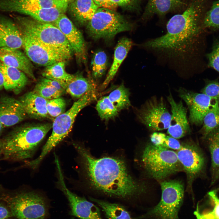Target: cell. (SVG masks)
Returning <instances> with one entry per match:
<instances>
[{
  "instance_id": "obj_2",
  "label": "cell",
  "mask_w": 219,
  "mask_h": 219,
  "mask_svg": "<svg viewBox=\"0 0 219 219\" xmlns=\"http://www.w3.org/2000/svg\"><path fill=\"white\" fill-rule=\"evenodd\" d=\"M81 156L90 186L107 196L123 199L137 197L143 193L144 184L130 174L124 161L116 157L97 158L84 147L74 145Z\"/></svg>"
},
{
  "instance_id": "obj_5",
  "label": "cell",
  "mask_w": 219,
  "mask_h": 219,
  "mask_svg": "<svg viewBox=\"0 0 219 219\" xmlns=\"http://www.w3.org/2000/svg\"><path fill=\"white\" fill-rule=\"evenodd\" d=\"M0 201L8 207L14 219H47L49 217L48 202L34 191H2Z\"/></svg>"
},
{
  "instance_id": "obj_9",
  "label": "cell",
  "mask_w": 219,
  "mask_h": 219,
  "mask_svg": "<svg viewBox=\"0 0 219 219\" xmlns=\"http://www.w3.org/2000/svg\"><path fill=\"white\" fill-rule=\"evenodd\" d=\"M88 33L95 39H110L122 32L130 30L132 26L115 10L100 7L86 23Z\"/></svg>"
},
{
  "instance_id": "obj_45",
  "label": "cell",
  "mask_w": 219,
  "mask_h": 219,
  "mask_svg": "<svg viewBox=\"0 0 219 219\" xmlns=\"http://www.w3.org/2000/svg\"><path fill=\"white\" fill-rule=\"evenodd\" d=\"M4 88V80L2 75L0 72V90Z\"/></svg>"
},
{
  "instance_id": "obj_41",
  "label": "cell",
  "mask_w": 219,
  "mask_h": 219,
  "mask_svg": "<svg viewBox=\"0 0 219 219\" xmlns=\"http://www.w3.org/2000/svg\"><path fill=\"white\" fill-rule=\"evenodd\" d=\"M40 82L59 91L63 92H65L61 84L56 81L44 78L41 79Z\"/></svg>"
},
{
  "instance_id": "obj_32",
  "label": "cell",
  "mask_w": 219,
  "mask_h": 219,
  "mask_svg": "<svg viewBox=\"0 0 219 219\" xmlns=\"http://www.w3.org/2000/svg\"><path fill=\"white\" fill-rule=\"evenodd\" d=\"M96 108L101 119L106 121L114 118L119 112L108 96L102 97L98 101Z\"/></svg>"
},
{
  "instance_id": "obj_18",
  "label": "cell",
  "mask_w": 219,
  "mask_h": 219,
  "mask_svg": "<svg viewBox=\"0 0 219 219\" xmlns=\"http://www.w3.org/2000/svg\"><path fill=\"white\" fill-rule=\"evenodd\" d=\"M0 61L7 66L20 70L30 78L36 79L31 61L19 49L0 48Z\"/></svg>"
},
{
  "instance_id": "obj_29",
  "label": "cell",
  "mask_w": 219,
  "mask_h": 219,
  "mask_svg": "<svg viewBox=\"0 0 219 219\" xmlns=\"http://www.w3.org/2000/svg\"><path fill=\"white\" fill-rule=\"evenodd\" d=\"M65 62L66 61H60L46 67L43 73V76L45 78L57 81L64 88L65 85L74 76V75L66 71Z\"/></svg>"
},
{
  "instance_id": "obj_16",
  "label": "cell",
  "mask_w": 219,
  "mask_h": 219,
  "mask_svg": "<svg viewBox=\"0 0 219 219\" xmlns=\"http://www.w3.org/2000/svg\"><path fill=\"white\" fill-rule=\"evenodd\" d=\"M167 99L171 106L172 112L167 133L176 139L182 138L190 132L187 109L182 101H175L171 93L167 97Z\"/></svg>"
},
{
  "instance_id": "obj_15",
  "label": "cell",
  "mask_w": 219,
  "mask_h": 219,
  "mask_svg": "<svg viewBox=\"0 0 219 219\" xmlns=\"http://www.w3.org/2000/svg\"><path fill=\"white\" fill-rule=\"evenodd\" d=\"M53 25L64 35L78 59L80 61H85L86 57L85 42L81 32L72 21L63 13Z\"/></svg>"
},
{
  "instance_id": "obj_37",
  "label": "cell",
  "mask_w": 219,
  "mask_h": 219,
  "mask_svg": "<svg viewBox=\"0 0 219 219\" xmlns=\"http://www.w3.org/2000/svg\"><path fill=\"white\" fill-rule=\"evenodd\" d=\"M66 106L65 100L61 97L48 100L47 108L49 115L55 118L65 112Z\"/></svg>"
},
{
  "instance_id": "obj_40",
  "label": "cell",
  "mask_w": 219,
  "mask_h": 219,
  "mask_svg": "<svg viewBox=\"0 0 219 219\" xmlns=\"http://www.w3.org/2000/svg\"><path fill=\"white\" fill-rule=\"evenodd\" d=\"M0 219H14L9 208L2 201H0Z\"/></svg>"
},
{
  "instance_id": "obj_36",
  "label": "cell",
  "mask_w": 219,
  "mask_h": 219,
  "mask_svg": "<svg viewBox=\"0 0 219 219\" xmlns=\"http://www.w3.org/2000/svg\"><path fill=\"white\" fill-rule=\"evenodd\" d=\"M33 90L48 100L60 97L64 93L40 81L36 85Z\"/></svg>"
},
{
  "instance_id": "obj_3",
  "label": "cell",
  "mask_w": 219,
  "mask_h": 219,
  "mask_svg": "<svg viewBox=\"0 0 219 219\" xmlns=\"http://www.w3.org/2000/svg\"><path fill=\"white\" fill-rule=\"evenodd\" d=\"M52 124L45 123L24 126L15 130L2 143L5 158L22 160L31 158Z\"/></svg>"
},
{
  "instance_id": "obj_22",
  "label": "cell",
  "mask_w": 219,
  "mask_h": 219,
  "mask_svg": "<svg viewBox=\"0 0 219 219\" xmlns=\"http://www.w3.org/2000/svg\"><path fill=\"white\" fill-rule=\"evenodd\" d=\"M0 72L4 80V88L18 94L27 84L26 75L20 70L10 67L0 61Z\"/></svg>"
},
{
  "instance_id": "obj_13",
  "label": "cell",
  "mask_w": 219,
  "mask_h": 219,
  "mask_svg": "<svg viewBox=\"0 0 219 219\" xmlns=\"http://www.w3.org/2000/svg\"><path fill=\"white\" fill-rule=\"evenodd\" d=\"M57 184L68 200L71 215L81 219H103L99 208L94 203L71 192L65 183L61 166H57Z\"/></svg>"
},
{
  "instance_id": "obj_39",
  "label": "cell",
  "mask_w": 219,
  "mask_h": 219,
  "mask_svg": "<svg viewBox=\"0 0 219 219\" xmlns=\"http://www.w3.org/2000/svg\"><path fill=\"white\" fill-rule=\"evenodd\" d=\"M202 92L211 97L219 99V82L210 81L202 89Z\"/></svg>"
},
{
  "instance_id": "obj_47",
  "label": "cell",
  "mask_w": 219,
  "mask_h": 219,
  "mask_svg": "<svg viewBox=\"0 0 219 219\" xmlns=\"http://www.w3.org/2000/svg\"><path fill=\"white\" fill-rule=\"evenodd\" d=\"M2 143L0 141V153L1 151Z\"/></svg>"
},
{
  "instance_id": "obj_33",
  "label": "cell",
  "mask_w": 219,
  "mask_h": 219,
  "mask_svg": "<svg viewBox=\"0 0 219 219\" xmlns=\"http://www.w3.org/2000/svg\"><path fill=\"white\" fill-rule=\"evenodd\" d=\"M203 123L202 132L205 139L210 133L219 127V105L207 113L203 118Z\"/></svg>"
},
{
  "instance_id": "obj_11",
  "label": "cell",
  "mask_w": 219,
  "mask_h": 219,
  "mask_svg": "<svg viewBox=\"0 0 219 219\" xmlns=\"http://www.w3.org/2000/svg\"><path fill=\"white\" fill-rule=\"evenodd\" d=\"M176 152L186 175V191L192 193L193 181L202 173L204 167V156L199 147L190 142L182 144L181 148Z\"/></svg>"
},
{
  "instance_id": "obj_43",
  "label": "cell",
  "mask_w": 219,
  "mask_h": 219,
  "mask_svg": "<svg viewBox=\"0 0 219 219\" xmlns=\"http://www.w3.org/2000/svg\"><path fill=\"white\" fill-rule=\"evenodd\" d=\"M57 7L64 13L68 9L69 4L73 0H53Z\"/></svg>"
},
{
  "instance_id": "obj_35",
  "label": "cell",
  "mask_w": 219,
  "mask_h": 219,
  "mask_svg": "<svg viewBox=\"0 0 219 219\" xmlns=\"http://www.w3.org/2000/svg\"><path fill=\"white\" fill-rule=\"evenodd\" d=\"M205 27L217 29L219 28V0L215 1L207 13L203 21Z\"/></svg>"
},
{
  "instance_id": "obj_25",
  "label": "cell",
  "mask_w": 219,
  "mask_h": 219,
  "mask_svg": "<svg viewBox=\"0 0 219 219\" xmlns=\"http://www.w3.org/2000/svg\"><path fill=\"white\" fill-rule=\"evenodd\" d=\"M99 7L93 0H73L68 8L75 19L84 24L92 18Z\"/></svg>"
},
{
  "instance_id": "obj_17",
  "label": "cell",
  "mask_w": 219,
  "mask_h": 219,
  "mask_svg": "<svg viewBox=\"0 0 219 219\" xmlns=\"http://www.w3.org/2000/svg\"><path fill=\"white\" fill-rule=\"evenodd\" d=\"M26 115L19 100L8 96L0 98V121L3 127L18 123L25 119Z\"/></svg>"
},
{
  "instance_id": "obj_27",
  "label": "cell",
  "mask_w": 219,
  "mask_h": 219,
  "mask_svg": "<svg viewBox=\"0 0 219 219\" xmlns=\"http://www.w3.org/2000/svg\"><path fill=\"white\" fill-rule=\"evenodd\" d=\"M64 88L73 98L78 99L88 92L95 91V85L92 81L80 74L75 75Z\"/></svg>"
},
{
  "instance_id": "obj_12",
  "label": "cell",
  "mask_w": 219,
  "mask_h": 219,
  "mask_svg": "<svg viewBox=\"0 0 219 219\" xmlns=\"http://www.w3.org/2000/svg\"><path fill=\"white\" fill-rule=\"evenodd\" d=\"M179 96L186 103L189 111V120L192 124L200 125L207 113L219 105V99L203 93H195L183 88L178 90Z\"/></svg>"
},
{
  "instance_id": "obj_6",
  "label": "cell",
  "mask_w": 219,
  "mask_h": 219,
  "mask_svg": "<svg viewBox=\"0 0 219 219\" xmlns=\"http://www.w3.org/2000/svg\"><path fill=\"white\" fill-rule=\"evenodd\" d=\"M96 97L95 91L88 92L75 102L68 111L55 118L52 124V133L40 154L36 158L30 162L33 168L36 169L46 155L68 135L80 111Z\"/></svg>"
},
{
  "instance_id": "obj_31",
  "label": "cell",
  "mask_w": 219,
  "mask_h": 219,
  "mask_svg": "<svg viewBox=\"0 0 219 219\" xmlns=\"http://www.w3.org/2000/svg\"><path fill=\"white\" fill-rule=\"evenodd\" d=\"M129 95V89L121 83L108 96L119 112L128 108L131 105Z\"/></svg>"
},
{
  "instance_id": "obj_21",
  "label": "cell",
  "mask_w": 219,
  "mask_h": 219,
  "mask_svg": "<svg viewBox=\"0 0 219 219\" xmlns=\"http://www.w3.org/2000/svg\"><path fill=\"white\" fill-rule=\"evenodd\" d=\"M19 100L26 114L36 118L49 117L47 108L48 100L41 97L33 90L25 93Z\"/></svg>"
},
{
  "instance_id": "obj_49",
  "label": "cell",
  "mask_w": 219,
  "mask_h": 219,
  "mask_svg": "<svg viewBox=\"0 0 219 219\" xmlns=\"http://www.w3.org/2000/svg\"><path fill=\"white\" fill-rule=\"evenodd\" d=\"M74 219L73 218H72V219Z\"/></svg>"
},
{
  "instance_id": "obj_7",
  "label": "cell",
  "mask_w": 219,
  "mask_h": 219,
  "mask_svg": "<svg viewBox=\"0 0 219 219\" xmlns=\"http://www.w3.org/2000/svg\"><path fill=\"white\" fill-rule=\"evenodd\" d=\"M141 162L148 175L156 179H164L183 170L176 152L152 143L144 148Z\"/></svg>"
},
{
  "instance_id": "obj_46",
  "label": "cell",
  "mask_w": 219,
  "mask_h": 219,
  "mask_svg": "<svg viewBox=\"0 0 219 219\" xmlns=\"http://www.w3.org/2000/svg\"><path fill=\"white\" fill-rule=\"evenodd\" d=\"M3 127L1 123V122L0 121V134L2 131Z\"/></svg>"
},
{
  "instance_id": "obj_26",
  "label": "cell",
  "mask_w": 219,
  "mask_h": 219,
  "mask_svg": "<svg viewBox=\"0 0 219 219\" xmlns=\"http://www.w3.org/2000/svg\"><path fill=\"white\" fill-rule=\"evenodd\" d=\"M184 4L181 0H148L143 18L147 20L155 15L163 16Z\"/></svg>"
},
{
  "instance_id": "obj_4",
  "label": "cell",
  "mask_w": 219,
  "mask_h": 219,
  "mask_svg": "<svg viewBox=\"0 0 219 219\" xmlns=\"http://www.w3.org/2000/svg\"><path fill=\"white\" fill-rule=\"evenodd\" d=\"M19 30L26 33L40 43L70 59L72 48L60 30L54 25L42 22L32 18L13 16Z\"/></svg>"
},
{
  "instance_id": "obj_38",
  "label": "cell",
  "mask_w": 219,
  "mask_h": 219,
  "mask_svg": "<svg viewBox=\"0 0 219 219\" xmlns=\"http://www.w3.org/2000/svg\"><path fill=\"white\" fill-rule=\"evenodd\" d=\"M207 56L209 66L219 72V40L214 44L211 50Z\"/></svg>"
},
{
  "instance_id": "obj_34",
  "label": "cell",
  "mask_w": 219,
  "mask_h": 219,
  "mask_svg": "<svg viewBox=\"0 0 219 219\" xmlns=\"http://www.w3.org/2000/svg\"><path fill=\"white\" fill-rule=\"evenodd\" d=\"M107 57L103 51L96 52L92 62L93 76L95 79L101 78L106 71L107 65Z\"/></svg>"
},
{
  "instance_id": "obj_8",
  "label": "cell",
  "mask_w": 219,
  "mask_h": 219,
  "mask_svg": "<svg viewBox=\"0 0 219 219\" xmlns=\"http://www.w3.org/2000/svg\"><path fill=\"white\" fill-rule=\"evenodd\" d=\"M162 196L158 203L137 219H179L183 200L184 189L180 181H163L160 183Z\"/></svg>"
},
{
  "instance_id": "obj_48",
  "label": "cell",
  "mask_w": 219,
  "mask_h": 219,
  "mask_svg": "<svg viewBox=\"0 0 219 219\" xmlns=\"http://www.w3.org/2000/svg\"><path fill=\"white\" fill-rule=\"evenodd\" d=\"M137 0H135V1H137Z\"/></svg>"
},
{
  "instance_id": "obj_1",
  "label": "cell",
  "mask_w": 219,
  "mask_h": 219,
  "mask_svg": "<svg viewBox=\"0 0 219 219\" xmlns=\"http://www.w3.org/2000/svg\"><path fill=\"white\" fill-rule=\"evenodd\" d=\"M200 16L195 9L187 7L169 19L165 34L149 39L141 45L160 64L178 74H187L191 71L201 32Z\"/></svg>"
},
{
  "instance_id": "obj_42",
  "label": "cell",
  "mask_w": 219,
  "mask_h": 219,
  "mask_svg": "<svg viewBox=\"0 0 219 219\" xmlns=\"http://www.w3.org/2000/svg\"><path fill=\"white\" fill-rule=\"evenodd\" d=\"M96 4L99 7H105L115 10L117 6L111 0H93Z\"/></svg>"
},
{
  "instance_id": "obj_19",
  "label": "cell",
  "mask_w": 219,
  "mask_h": 219,
  "mask_svg": "<svg viewBox=\"0 0 219 219\" xmlns=\"http://www.w3.org/2000/svg\"><path fill=\"white\" fill-rule=\"evenodd\" d=\"M23 45L21 32L14 20L0 16V48L19 49Z\"/></svg>"
},
{
  "instance_id": "obj_30",
  "label": "cell",
  "mask_w": 219,
  "mask_h": 219,
  "mask_svg": "<svg viewBox=\"0 0 219 219\" xmlns=\"http://www.w3.org/2000/svg\"><path fill=\"white\" fill-rule=\"evenodd\" d=\"M207 139L212 162V183L219 177V127L210 133Z\"/></svg>"
},
{
  "instance_id": "obj_23",
  "label": "cell",
  "mask_w": 219,
  "mask_h": 219,
  "mask_svg": "<svg viewBox=\"0 0 219 219\" xmlns=\"http://www.w3.org/2000/svg\"><path fill=\"white\" fill-rule=\"evenodd\" d=\"M194 214L197 219H219V188L209 192L198 203Z\"/></svg>"
},
{
  "instance_id": "obj_28",
  "label": "cell",
  "mask_w": 219,
  "mask_h": 219,
  "mask_svg": "<svg viewBox=\"0 0 219 219\" xmlns=\"http://www.w3.org/2000/svg\"><path fill=\"white\" fill-rule=\"evenodd\" d=\"M90 199L102 209L108 219H133L128 211L121 205L92 197Z\"/></svg>"
},
{
  "instance_id": "obj_20",
  "label": "cell",
  "mask_w": 219,
  "mask_h": 219,
  "mask_svg": "<svg viewBox=\"0 0 219 219\" xmlns=\"http://www.w3.org/2000/svg\"><path fill=\"white\" fill-rule=\"evenodd\" d=\"M52 7L57 8L53 0H0V12L25 14L28 11Z\"/></svg>"
},
{
  "instance_id": "obj_44",
  "label": "cell",
  "mask_w": 219,
  "mask_h": 219,
  "mask_svg": "<svg viewBox=\"0 0 219 219\" xmlns=\"http://www.w3.org/2000/svg\"><path fill=\"white\" fill-rule=\"evenodd\" d=\"M117 6L126 5L135 0H111Z\"/></svg>"
},
{
  "instance_id": "obj_10",
  "label": "cell",
  "mask_w": 219,
  "mask_h": 219,
  "mask_svg": "<svg viewBox=\"0 0 219 219\" xmlns=\"http://www.w3.org/2000/svg\"><path fill=\"white\" fill-rule=\"evenodd\" d=\"M139 120L154 132L168 129L171 114L162 97L153 96L147 100L137 111Z\"/></svg>"
},
{
  "instance_id": "obj_14",
  "label": "cell",
  "mask_w": 219,
  "mask_h": 219,
  "mask_svg": "<svg viewBox=\"0 0 219 219\" xmlns=\"http://www.w3.org/2000/svg\"><path fill=\"white\" fill-rule=\"evenodd\" d=\"M26 54L31 61L47 67L67 59L60 54L41 44L25 32L19 30Z\"/></svg>"
},
{
  "instance_id": "obj_24",
  "label": "cell",
  "mask_w": 219,
  "mask_h": 219,
  "mask_svg": "<svg viewBox=\"0 0 219 219\" xmlns=\"http://www.w3.org/2000/svg\"><path fill=\"white\" fill-rule=\"evenodd\" d=\"M133 45L131 40L127 38H122L118 42L115 49L112 64L101 86L102 90L106 88L113 79Z\"/></svg>"
}]
</instances>
